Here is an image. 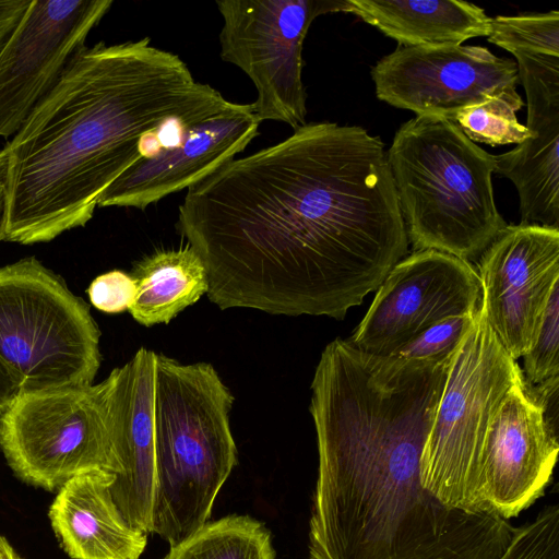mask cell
Returning a JSON list of instances; mask_svg holds the SVG:
<instances>
[{
	"mask_svg": "<svg viewBox=\"0 0 559 559\" xmlns=\"http://www.w3.org/2000/svg\"><path fill=\"white\" fill-rule=\"evenodd\" d=\"M177 231L222 310L342 320L408 250L379 136L306 123L188 189Z\"/></svg>",
	"mask_w": 559,
	"mask_h": 559,
	"instance_id": "6da1fadb",
	"label": "cell"
},
{
	"mask_svg": "<svg viewBox=\"0 0 559 559\" xmlns=\"http://www.w3.org/2000/svg\"><path fill=\"white\" fill-rule=\"evenodd\" d=\"M451 359L325 346L309 407L319 454L309 559H498L508 548V520L448 509L420 481Z\"/></svg>",
	"mask_w": 559,
	"mask_h": 559,
	"instance_id": "7a4b0ae2",
	"label": "cell"
},
{
	"mask_svg": "<svg viewBox=\"0 0 559 559\" xmlns=\"http://www.w3.org/2000/svg\"><path fill=\"white\" fill-rule=\"evenodd\" d=\"M235 104L148 37L83 45L5 144L4 240L48 242L84 226L107 188L144 156L146 139Z\"/></svg>",
	"mask_w": 559,
	"mask_h": 559,
	"instance_id": "3957f363",
	"label": "cell"
},
{
	"mask_svg": "<svg viewBox=\"0 0 559 559\" xmlns=\"http://www.w3.org/2000/svg\"><path fill=\"white\" fill-rule=\"evenodd\" d=\"M234 395L209 362L156 353L152 418L155 461L151 533L175 546L209 520L237 464Z\"/></svg>",
	"mask_w": 559,
	"mask_h": 559,
	"instance_id": "277c9868",
	"label": "cell"
},
{
	"mask_svg": "<svg viewBox=\"0 0 559 559\" xmlns=\"http://www.w3.org/2000/svg\"><path fill=\"white\" fill-rule=\"evenodd\" d=\"M386 158L415 251L469 262L507 227L493 198L495 155L455 122L416 116L399 128Z\"/></svg>",
	"mask_w": 559,
	"mask_h": 559,
	"instance_id": "5b68a950",
	"label": "cell"
},
{
	"mask_svg": "<svg viewBox=\"0 0 559 559\" xmlns=\"http://www.w3.org/2000/svg\"><path fill=\"white\" fill-rule=\"evenodd\" d=\"M522 378L479 308L452 356L420 461L423 487L448 509L490 513L480 491L484 445L498 408Z\"/></svg>",
	"mask_w": 559,
	"mask_h": 559,
	"instance_id": "8992f818",
	"label": "cell"
},
{
	"mask_svg": "<svg viewBox=\"0 0 559 559\" xmlns=\"http://www.w3.org/2000/svg\"><path fill=\"white\" fill-rule=\"evenodd\" d=\"M99 336L88 305L38 260L0 267V360L22 392L93 384Z\"/></svg>",
	"mask_w": 559,
	"mask_h": 559,
	"instance_id": "52a82bcc",
	"label": "cell"
},
{
	"mask_svg": "<svg viewBox=\"0 0 559 559\" xmlns=\"http://www.w3.org/2000/svg\"><path fill=\"white\" fill-rule=\"evenodd\" d=\"M0 449L17 478L50 492L84 472L112 474L109 377L22 392L0 413Z\"/></svg>",
	"mask_w": 559,
	"mask_h": 559,
	"instance_id": "ba28073f",
	"label": "cell"
},
{
	"mask_svg": "<svg viewBox=\"0 0 559 559\" xmlns=\"http://www.w3.org/2000/svg\"><path fill=\"white\" fill-rule=\"evenodd\" d=\"M221 58L252 81L260 122L280 121L294 130L306 124L302 47L320 15L344 11V0H221Z\"/></svg>",
	"mask_w": 559,
	"mask_h": 559,
	"instance_id": "9c48e42d",
	"label": "cell"
},
{
	"mask_svg": "<svg viewBox=\"0 0 559 559\" xmlns=\"http://www.w3.org/2000/svg\"><path fill=\"white\" fill-rule=\"evenodd\" d=\"M480 302L479 276L468 261L414 251L388 273L347 341L364 353L393 356L436 323L474 316Z\"/></svg>",
	"mask_w": 559,
	"mask_h": 559,
	"instance_id": "30bf717a",
	"label": "cell"
},
{
	"mask_svg": "<svg viewBox=\"0 0 559 559\" xmlns=\"http://www.w3.org/2000/svg\"><path fill=\"white\" fill-rule=\"evenodd\" d=\"M377 97L417 117L454 122L466 108L516 90L515 60L481 46L397 47L371 70Z\"/></svg>",
	"mask_w": 559,
	"mask_h": 559,
	"instance_id": "8fae6325",
	"label": "cell"
},
{
	"mask_svg": "<svg viewBox=\"0 0 559 559\" xmlns=\"http://www.w3.org/2000/svg\"><path fill=\"white\" fill-rule=\"evenodd\" d=\"M480 309L497 338L518 360L531 346L559 284V229L507 225L479 257Z\"/></svg>",
	"mask_w": 559,
	"mask_h": 559,
	"instance_id": "7c38bea8",
	"label": "cell"
},
{
	"mask_svg": "<svg viewBox=\"0 0 559 559\" xmlns=\"http://www.w3.org/2000/svg\"><path fill=\"white\" fill-rule=\"evenodd\" d=\"M111 0H32L0 48V136L14 135Z\"/></svg>",
	"mask_w": 559,
	"mask_h": 559,
	"instance_id": "4fadbf2b",
	"label": "cell"
},
{
	"mask_svg": "<svg viewBox=\"0 0 559 559\" xmlns=\"http://www.w3.org/2000/svg\"><path fill=\"white\" fill-rule=\"evenodd\" d=\"M558 452V435L523 377L507 393L486 437L480 491L487 511L509 521L528 509L551 481Z\"/></svg>",
	"mask_w": 559,
	"mask_h": 559,
	"instance_id": "5bb4252c",
	"label": "cell"
},
{
	"mask_svg": "<svg viewBox=\"0 0 559 559\" xmlns=\"http://www.w3.org/2000/svg\"><path fill=\"white\" fill-rule=\"evenodd\" d=\"M252 104L235 106L186 129L178 142L131 165L103 193L97 206L145 210L189 189L235 158L259 134Z\"/></svg>",
	"mask_w": 559,
	"mask_h": 559,
	"instance_id": "9a60e30c",
	"label": "cell"
},
{
	"mask_svg": "<svg viewBox=\"0 0 559 559\" xmlns=\"http://www.w3.org/2000/svg\"><path fill=\"white\" fill-rule=\"evenodd\" d=\"M156 352L140 347L110 379L114 479L108 489L116 509L133 530L151 533L155 461L152 396Z\"/></svg>",
	"mask_w": 559,
	"mask_h": 559,
	"instance_id": "2e32d148",
	"label": "cell"
},
{
	"mask_svg": "<svg viewBox=\"0 0 559 559\" xmlns=\"http://www.w3.org/2000/svg\"><path fill=\"white\" fill-rule=\"evenodd\" d=\"M114 475L95 469L70 478L57 491L48 516L55 535L71 559H139L147 534L133 530L114 504Z\"/></svg>",
	"mask_w": 559,
	"mask_h": 559,
	"instance_id": "e0dca14e",
	"label": "cell"
},
{
	"mask_svg": "<svg viewBox=\"0 0 559 559\" xmlns=\"http://www.w3.org/2000/svg\"><path fill=\"white\" fill-rule=\"evenodd\" d=\"M374 26L403 47L461 45L488 37L491 17L456 0H344V11Z\"/></svg>",
	"mask_w": 559,
	"mask_h": 559,
	"instance_id": "ac0fdd59",
	"label": "cell"
},
{
	"mask_svg": "<svg viewBox=\"0 0 559 559\" xmlns=\"http://www.w3.org/2000/svg\"><path fill=\"white\" fill-rule=\"evenodd\" d=\"M526 128L534 138L496 155L495 173L514 183L521 224L559 229V118L537 120Z\"/></svg>",
	"mask_w": 559,
	"mask_h": 559,
	"instance_id": "d6986e66",
	"label": "cell"
},
{
	"mask_svg": "<svg viewBox=\"0 0 559 559\" xmlns=\"http://www.w3.org/2000/svg\"><path fill=\"white\" fill-rule=\"evenodd\" d=\"M131 276L136 293L128 311L147 328L169 323L209 290L205 266L190 246L144 257L135 263Z\"/></svg>",
	"mask_w": 559,
	"mask_h": 559,
	"instance_id": "ffe728a7",
	"label": "cell"
},
{
	"mask_svg": "<svg viewBox=\"0 0 559 559\" xmlns=\"http://www.w3.org/2000/svg\"><path fill=\"white\" fill-rule=\"evenodd\" d=\"M266 526L249 515H227L206 522L163 559H275Z\"/></svg>",
	"mask_w": 559,
	"mask_h": 559,
	"instance_id": "44dd1931",
	"label": "cell"
},
{
	"mask_svg": "<svg viewBox=\"0 0 559 559\" xmlns=\"http://www.w3.org/2000/svg\"><path fill=\"white\" fill-rule=\"evenodd\" d=\"M523 105L521 96L514 90L464 109L454 121L474 143L480 142L491 146L521 144L534 138L526 126L518 120L516 111Z\"/></svg>",
	"mask_w": 559,
	"mask_h": 559,
	"instance_id": "7402d4cb",
	"label": "cell"
},
{
	"mask_svg": "<svg viewBox=\"0 0 559 559\" xmlns=\"http://www.w3.org/2000/svg\"><path fill=\"white\" fill-rule=\"evenodd\" d=\"M509 52L515 50H559V12L491 17L487 37Z\"/></svg>",
	"mask_w": 559,
	"mask_h": 559,
	"instance_id": "603a6c76",
	"label": "cell"
},
{
	"mask_svg": "<svg viewBox=\"0 0 559 559\" xmlns=\"http://www.w3.org/2000/svg\"><path fill=\"white\" fill-rule=\"evenodd\" d=\"M559 284L549 297L540 323L524 358V381L540 384L559 377Z\"/></svg>",
	"mask_w": 559,
	"mask_h": 559,
	"instance_id": "cb8c5ba5",
	"label": "cell"
},
{
	"mask_svg": "<svg viewBox=\"0 0 559 559\" xmlns=\"http://www.w3.org/2000/svg\"><path fill=\"white\" fill-rule=\"evenodd\" d=\"M499 559H559V506H547L534 520L515 527Z\"/></svg>",
	"mask_w": 559,
	"mask_h": 559,
	"instance_id": "d4e9b609",
	"label": "cell"
},
{
	"mask_svg": "<svg viewBox=\"0 0 559 559\" xmlns=\"http://www.w3.org/2000/svg\"><path fill=\"white\" fill-rule=\"evenodd\" d=\"M474 316L453 317L436 323L392 357L411 360L451 357L468 331Z\"/></svg>",
	"mask_w": 559,
	"mask_h": 559,
	"instance_id": "484cf974",
	"label": "cell"
},
{
	"mask_svg": "<svg viewBox=\"0 0 559 559\" xmlns=\"http://www.w3.org/2000/svg\"><path fill=\"white\" fill-rule=\"evenodd\" d=\"M88 297L92 305L106 313H120L132 305L136 286L131 274L114 270L97 276L90 285Z\"/></svg>",
	"mask_w": 559,
	"mask_h": 559,
	"instance_id": "4316f807",
	"label": "cell"
},
{
	"mask_svg": "<svg viewBox=\"0 0 559 559\" xmlns=\"http://www.w3.org/2000/svg\"><path fill=\"white\" fill-rule=\"evenodd\" d=\"M32 0H0V48L19 24Z\"/></svg>",
	"mask_w": 559,
	"mask_h": 559,
	"instance_id": "83f0119b",
	"label": "cell"
},
{
	"mask_svg": "<svg viewBox=\"0 0 559 559\" xmlns=\"http://www.w3.org/2000/svg\"><path fill=\"white\" fill-rule=\"evenodd\" d=\"M9 205V153L0 150V241L4 240Z\"/></svg>",
	"mask_w": 559,
	"mask_h": 559,
	"instance_id": "f1b7e54d",
	"label": "cell"
},
{
	"mask_svg": "<svg viewBox=\"0 0 559 559\" xmlns=\"http://www.w3.org/2000/svg\"><path fill=\"white\" fill-rule=\"evenodd\" d=\"M21 393L20 385L0 360V413L10 407Z\"/></svg>",
	"mask_w": 559,
	"mask_h": 559,
	"instance_id": "f546056e",
	"label": "cell"
},
{
	"mask_svg": "<svg viewBox=\"0 0 559 559\" xmlns=\"http://www.w3.org/2000/svg\"><path fill=\"white\" fill-rule=\"evenodd\" d=\"M0 559H22L10 543L0 535Z\"/></svg>",
	"mask_w": 559,
	"mask_h": 559,
	"instance_id": "4dcf8cb0",
	"label": "cell"
}]
</instances>
